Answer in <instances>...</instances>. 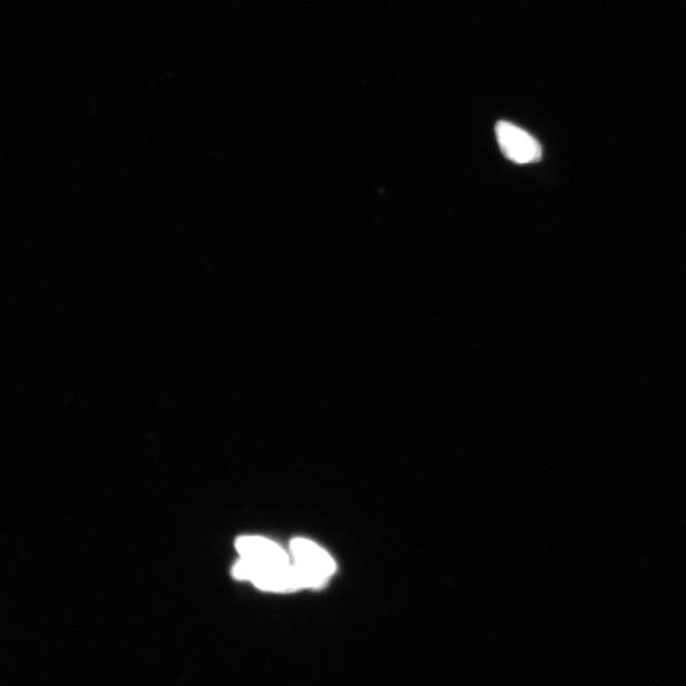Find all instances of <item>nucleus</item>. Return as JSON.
<instances>
[{"mask_svg":"<svg viewBox=\"0 0 686 686\" xmlns=\"http://www.w3.org/2000/svg\"><path fill=\"white\" fill-rule=\"evenodd\" d=\"M233 575L239 580L254 582L257 588L266 591L291 592L303 589V584L294 565L259 566L239 559L233 568Z\"/></svg>","mask_w":686,"mask_h":686,"instance_id":"f257e3e1","label":"nucleus"},{"mask_svg":"<svg viewBox=\"0 0 686 686\" xmlns=\"http://www.w3.org/2000/svg\"><path fill=\"white\" fill-rule=\"evenodd\" d=\"M291 547L303 588H320L335 572L333 559L313 541L297 538L292 541Z\"/></svg>","mask_w":686,"mask_h":686,"instance_id":"f03ea898","label":"nucleus"},{"mask_svg":"<svg viewBox=\"0 0 686 686\" xmlns=\"http://www.w3.org/2000/svg\"><path fill=\"white\" fill-rule=\"evenodd\" d=\"M496 137L502 155L517 165L535 164L543 156L539 141L528 131L508 121L496 125Z\"/></svg>","mask_w":686,"mask_h":686,"instance_id":"7ed1b4c3","label":"nucleus"},{"mask_svg":"<svg viewBox=\"0 0 686 686\" xmlns=\"http://www.w3.org/2000/svg\"><path fill=\"white\" fill-rule=\"evenodd\" d=\"M242 559L259 566H287L291 559L274 541L259 537H242L236 543Z\"/></svg>","mask_w":686,"mask_h":686,"instance_id":"20e7f679","label":"nucleus"}]
</instances>
